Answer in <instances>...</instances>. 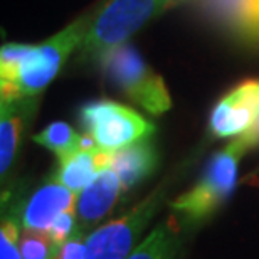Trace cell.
Listing matches in <instances>:
<instances>
[{
	"label": "cell",
	"instance_id": "21",
	"mask_svg": "<svg viewBox=\"0 0 259 259\" xmlns=\"http://www.w3.org/2000/svg\"><path fill=\"white\" fill-rule=\"evenodd\" d=\"M247 39L259 40V0H254V7H252V15H251V22H249Z\"/></svg>",
	"mask_w": 259,
	"mask_h": 259
},
{
	"label": "cell",
	"instance_id": "20",
	"mask_svg": "<svg viewBox=\"0 0 259 259\" xmlns=\"http://www.w3.org/2000/svg\"><path fill=\"white\" fill-rule=\"evenodd\" d=\"M86 232L77 229L69 239L58 246L53 259H82L86 249Z\"/></svg>",
	"mask_w": 259,
	"mask_h": 259
},
{
	"label": "cell",
	"instance_id": "15",
	"mask_svg": "<svg viewBox=\"0 0 259 259\" xmlns=\"http://www.w3.org/2000/svg\"><path fill=\"white\" fill-rule=\"evenodd\" d=\"M82 137L66 121H54L44 130L34 135V142L40 147L51 150L56 153L58 158H63L66 155L76 152L82 145Z\"/></svg>",
	"mask_w": 259,
	"mask_h": 259
},
{
	"label": "cell",
	"instance_id": "13",
	"mask_svg": "<svg viewBox=\"0 0 259 259\" xmlns=\"http://www.w3.org/2000/svg\"><path fill=\"white\" fill-rule=\"evenodd\" d=\"M217 22L237 35L247 37L254 0H199Z\"/></svg>",
	"mask_w": 259,
	"mask_h": 259
},
{
	"label": "cell",
	"instance_id": "18",
	"mask_svg": "<svg viewBox=\"0 0 259 259\" xmlns=\"http://www.w3.org/2000/svg\"><path fill=\"white\" fill-rule=\"evenodd\" d=\"M20 224L17 217L10 214L2 219L0 227V259H22L20 252Z\"/></svg>",
	"mask_w": 259,
	"mask_h": 259
},
{
	"label": "cell",
	"instance_id": "2",
	"mask_svg": "<svg viewBox=\"0 0 259 259\" xmlns=\"http://www.w3.org/2000/svg\"><path fill=\"white\" fill-rule=\"evenodd\" d=\"M251 148L244 135L232 140L210 158L194 187L172 202V209L192 224L210 217L234 192L241 160Z\"/></svg>",
	"mask_w": 259,
	"mask_h": 259
},
{
	"label": "cell",
	"instance_id": "6",
	"mask_svg": "<svg viewBox=\"0 0 259 259\" xmlns=\"http://www.w3.org/2000/svg\"><path fill=\"white\" fill-rule=\"evenodd\" d=\"M163 194V187L153 190L123 215L108 221L93 231L86 237L82 259H126L140 244V236L158 210Z\"/></svg>",
	"mask_w": 259,
	"mask_h": 259
},
{
	"label": "cell",
	"instance_id": "16",
	"mask_svg": "<svg viewBox=\"0 0 259 259\" xmlns=\"http://www.w3.org/2000/svg\"><path fill=\"white\" fill-rule=\"evenodd\" d=\"M35 46L17 42H9L2 46V49H0V93L7 91L14 84L20 69L34 56Z\"/></svg>",
	"mask_w": 259,
	"mask_h": 259
},
{
	"label": "cell",
	"instance_id": "5",
	"mask_svg": "<svg viewBox=\"0 0 259 259\" xmlns=\"http://www.w3.org/2000/svg\"><path fill=\"white\" fill-rule=\"evenodd\" d=\"M79 120L84 133L105 152H115L155 133L153 123L138 111L110 100L86 103L79 111Z\"/></svg>",
	"mask_w": 259,
	"mask_h": 259
},
{
	"label": "cell",
	"instance_id": "3",
	"mask_svg": "<svg viewBox=\"0 0 259 259\" xmlns=\"http://www.w3.org/2000/svg\"><path fill=\"white\" fill-rule=\"evenodd\" d=\"M98 63L113 84L150 115H163L172 108V98L162 76L130 44L108 51Z\"/></svg>",
	"mask_w": 259,
	"mask_h": 259
},
{
	"label": "cell",
	"instance_id": "9",
	"mask_svg": "<svg viewBox=\"0 0 259 259\" xmlns=\"http://www.w3.org/2000/svg\"><path fill=\"white\" fill-rule=\"evenodd\" d=\"M123 192L125 190L115 170L108 165L101 168L100 174L77 194V229L86 231L101 222L116 205Z\"/></svg>",
	"mask_w": 259,
	"mask_h": 259
},
{
	"label": "cell",
	"instance_id": "8",
	"mask_svg": "<svg viewBox=\"0 0 259 259\" xmlns=\"http://www.w3.org/2000/svg\"><path fill=\"white\" fill-rule=\"evenodd\" d=\"M76 200L77 194L61 184L53 174L27 199L20 202L14 215L22 229L48 231L59 214L76 207Z\"/></svg>",
	"mask_w": 259,
	"mask_h": 259
},
{
	"label": "cell",
	"instance_id": "19",
	"mask_svg": "<svg viewBox=\"0 0 259 259\" xmlns=\"http://www.w3.org/2000/svg\"><path fill=\"white\" fill-rule=\"evenodd\" d=\"M77 231V214H76V207L72 209L64 210L63 214H59L54 219L53 224L49 226V236L53 237L56 244H63L64 241H67L69 237Z\"/></svg>",
	"mask_w": 259,
	"mask_h": 259
},
{
	"label": "cell",
	"instance_id": "17",
	"mask_svg": "<svg viewBox=\"0 0 259 259\" xmlns=\"http://www.w3.org/2000/svg\"><path fill=\"white\" fill-rule=\"evenodd\" d=\"M19 242L22 259H53L58 249V244L48 231L22 229Z\"/></svg>",
	"mask_w": 259,
	"mask_h": 259
},
{
	"label": "cell",
	"instance_id": "11",
	"mask_svg": "<svg viewBox=\"0 0 259 259\" xmlns=\"http://www.w3.org/2000/svg\"><path fill=\"white\" fill-rule=\"evenodd\" d=\"M110 152L98 148L96 143L84 135L82 145L76 152L59 158V167L54 172L56 179L72 192L79 194L93 179L108 165Z\"/></svg>",
	"mask_w": 259,
	"mask_h": 259
},
{
	"label": "cell",
	"instance_id": "12",
	"mask_svg": "<svg viewBox=\"0 0 259 259\" xmlns=\"http://www.w3.org/2000/svg\"><path fill=\"white\" fill-rule=\"evenodd\" d=\"M157 150L150 142V138L138 140L108 155V167L115 170L125 192L150 177L157 167Z\"/></svg>",
	"mask_w": 259,
	"mask_h": 259
},
{
	"label": "cell",
	"instance_id": "10",
	"mask_svg": "<svg viewBox=\"0 0 259 259\" xmlns=\"http://www.w3.org/2000/svg\"><path fill=\"white\" fill-rule=\"evenodd\" d=\"M37 96L0 100V174L5 177L17 157L20 142L32 120Z\"/></svg>",
	"mask_w": 259,
	"mask_h": 259
},
{
	"label": "cell",
	"instance_id": "7",
	"mask_svg": "<svg viewBox=\"0 0 259 259\" xmlns=\"http://www.w3.org/2000/svg\"><path fill=\"white\" fill-rule=\"evenodd\" d=\"M259 110V81H246L222 98L210 113L209 128L215 138H234L252 126Z\"/></svg>",
	"mask_w": 259,
	"mask_h": 259
},
{
	"label": "cell",
	"instance_id": "1",
	"mask_svg": "<svg viewBox=\"0 0 259 259\" xmlns=\"http://www.w3.org/2000/svg\"><path fill=\"white\" fill-rule=\"evenodd\" d=\"M177 0H106L90 15L86 35L77 49L82 61H100L108 51L128 44L135 34Z\"/></svg>",
	"mask_w": 259,
	"mask_h": 259
},
{
	"label": "cell",
	"instance_id": "14",
	"mask_svg": "<svg viewBox=\"0 0 259 259\" xmlns=\"http://www.w3.org/2000/svg\"><path fill=\"white\" fill-rule=\"evenodd\" d=\"M179 239L168 222L158 224L126 259H177Z\"/></svg>",
	"mask_w": 259,
	"mask_h": 259
},
{
	"label": "cell",
	"instance_id": "4",
	"mask_svg": "<svg viewBox=\"0 0 259 259\" xmlns=\"http://www.w3.org/2000/svg\"><path fill=\"white\" fill-rule=\"evenodd\" d=\"M88 25H90V15H81L58 34L35 46L34 56L20 69L14 84L7 91L0 93V100L39 96L63 69L67 58L79 49Z\"/></svg>",
	"mask_w": 259,
	"mask_h": 259
}]
</instances>
